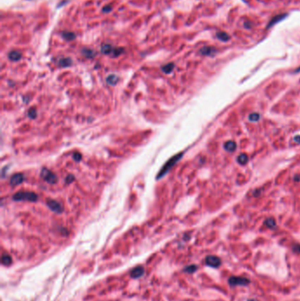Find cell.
<instances>
[{
	"label": "cell",
	"mask_w": 300,
	"mask_h": 301,
	"mask_svg": "<svg viewBox=\"0 0 300 301\" xmlns=\"http://www.w3.org/2000/svg\"><path fill=\"white\" fill-rule=\"evenodd\" d=\"M12 199L14 201H29V202H36L38 200V195L33 192H26V191H19L16 193Z\"/></svg>",
	"instance_id": "1"
},
{
	"label": "cell",
	"mask_w": 300,
	"mask_h": 301,
	"mask_svg": "<svg viewBox=\"0 0 300 301\" xmlns=\"http://www.w3.org/2000/svg\"><path fill=\"white\" fill-rule=\"evenodd\" d=\"M182 154L183 153H179V154H177V155H175V156H174L173 158H171V159H169L168 161H167V163L165 164V166H164V167L160 170V172H159V174H158V179H159L161 176H164L166 174H167V172L172 168V167H174V166L175 164L180 160V159L181 158V156H182Z\"/></svg>",
	"instance_id": "2"
},
{
	"label": "cell",
	"mask_w": 300,
	"mask_h": 301,
	"mask_svg": "<svg viewBox=\"0 0 300 301\" xmlns=\"http://www.w3.org/2000/svg\"><path fill=\"white\" fill-rule=\"evenodd\" d=\"M41 176H42V179L45 182H47L48 183L55 184L57 182V176L55 175V174H53L51 171H50L47 168H43L42 169V173H41Z\"/></svg>",
	"instance_id": "3"
},
{
	"label": "cell",
	"mask_w": 300,
	"mask_h": 301,
	"mask_svg": "<svg viewBox=\"0 0 300 301\" xmlns=\"http://www.w3.org/2000/svg\"><path fill=\"white\" fill-rule=\"evenodd\" d=\"M229 284L232 286H238V285H247L250 283L249 279L243 277V276H232L228 280Z\"/></svg>",
	"instance_id": "4"
},
{
	"label": "cell",
	"mask_w": 300,
	"mask_h": 301,
	"mask_svg": "<svg viewBox=\"0 0 300 301\" xmlns=\"http://www.w3.org/2000/svg\"><path fill=\"white\" fill-rule=\"evenodd\" d=\"M205 263L211 268H218L221 265V260L216 255H209L205 259Z\"/></svg>",
	"instance_id": "5"
},
{
	"label": "cell",
	"mask_w": 300,
	"mask_h": 301,
	"mask_svg": "<svg viewBox=\"0 0 300 301\" xmlns=\"http://www.w3.org/2000/svg\"><path fill=\"white\" fill-rule=\"evenodd\" d=\"M47 205L49 206V208L51 210H53L54 212H57V213H62L63 210H64L61 203L55 200H48L47 201Z\"/></svg>",
	"instance_id": "6"
},
{
	"label": "cell",
	"mask_w": 300,
	"mask_h": 301,
	"mask_svg": "<svg viewBox=\"0 0 300 301\" xmlns=\"http://www.w3.org/2000/svg\"><path fill=\"white\" fill-rule=\"evenodd\" d=\"M24 181V176L23 175L21 174H16L12 176L11 178V181H10V183L12 186H17V185H19L23 182Z\"/></svg>",
	"instance_id": "7"
},
{
	"label": "cell",
	"mask_w": 300,
	"mask_h": 301,
	"mask_svg": "<svg viewBox=\"0 0 300 301\" xmlns=\"http://www.w3.org/2000/svg\"><path fill=\"white\" fill-rule=\"evenodd\" d=\"M144 273V268L142 266H137L136 268H133L130 272V276L132 278H138L142 276Z\"/></svg>",
	"instance_id": "8"
},
{
	"label": "cell",
	"mask_w": 300,
	"mask_h": 301,
	"mask_svg": "<svg viewBox=\"0 0 300 301\" xmlns=\"http://www.w3.org/2000/svg\"><path fill=\"white\" fill-rule=\"evenodd\" d=\"M200 52L204 56H213L216 53V50L212 47H204L201 50Z\"/></svg>",
	"instance_id": "9"
},
{
	"label": "cell",
	"mask_w": 300,
	"mask_h": 301,
	"mask_svg": "<svg viewBox=\"0 0 300 301\" xmlns=\"http://www.w3.org/2000/svg\"><path fill=\"white\" fill-rule=\"evenodd\" d=\"M236 148H237V144L234 141H227L225 144V149L228 151L233 152L236 150Z\"/></svg>",
	"instance_id": "10"
},
{
	"label": "cell",
	"mask_w": 300,
	"mask_h": 301,
	"mask_svg": "<svg viewBox=\"0 0 300 301\" xmlns=\"http://www.w3.org/2000/svg\"><path fill=\"white\" fill-rule=\"evenodd\" d=\"M287 16V14H280V15H276L275 17H274L271 20H270V22L268 23V25H267V28L268 27H270L271 26H273V25H275V23H277V22H279L280 20H282L284 18H285V17Z\"/></svg>",
	"instance_id": "11"
},
{
	"label": "cell",
	"mask_w": 300,
	"mask_h": 301,
	"mask_svg": "<svg viewBox=\"0 0 300 301\" xmlns=\"http://www.w3.org/2000/svg\"><path fill=\"white\" fill-rule=\"evenodd\" d=\"M248 156L246 153H241L238 156V162L240 165H246L248 162Z\"/></svg>",
	"instance_id": "12"
},
{
	"label": "cell",
	"mask_w": 300,
	"mask_h": 301,
	"mask_svg": "<svg viewBox=\"0 0 300 301\" xmlns=\"http://www.w3.org/2000/svg\"><path fill=\"white\" fill-rule=\"evenodd\" d=\"M12 262V257L9 255L8 254H4L2 255V263L5 266H9L11 263Z\"/></svg>",
	"instance_id": "13"
},
{
	"label": "cell",
	"mask_w": 300,
	"mask_h": 301,
	"mask_svg": "<svg viewBox=\"0 0 300 301\" xmlns=\"http://www.w3.org/2000/svg\"><path fill=\"white\" fill-rule=\"evenodd\" d=\"M9 58L11 59L12 61H18L19 60L21 57V54L18 51H12L9 53Z\"/></svg>",
	"instance_id": "14"
},
{
	"label": "cell",
	"mask_w": 300,
	"mask_h": 301,
	"mask_svg": "<svg viewBox=\"0 0 300 301\" xmlns=\"http://www.w3.org/2000/svg\"><path fill=\"white\" fill-rule=\"evenodd\" d=\"M217 37L222 42H227L230 39V35L225 32H217Z\"/></svg>",
	"instance_id": "15"
},
{
	"label": "cell",
	"mask_w": 300,
	"mask_h": 301,
	"mask_svg": "<svg viewBox=\"0 0 300 301\" xmlns=\"http://www.w3.org/2000/svg\"><path fill=\"white\" fill-rule=\"evenodd\" d=\"M107 82H108L110 85H115L118 82V77L116 75L109 76L108 78H107Z\"/></svg>",
	"instance_id": "16"
},
{
	"label": "cell",
	"mask_w": 300,
	"mask_h": 301,
	"mask_svg": "<svg viewBox=\"0 0 300 301\" xmlns=\"http://www.w3.org/2000/svg\"><path fill=\"white\" fill-rule=\"evenodd\" d=\"M265 225H266L268 228H274V227H275V226H276V224H275V220L274 218H272V217H269V218H267V219L265 220Z\"/></svg>",
	"instance_id": "17"
},
{
	"label": "cell",
	"mask_w": 300,
	"mask_h": 301,
	"mask_svg": "<svg viewBox=\"0 0 300 301\" xmlns=\"http://www.w3.org/2000/svg\"><path fill=\"white\" fill-rule=\"evenodd\" d=\"M174 68V64H167L165 66L162 67V71L166 73H170Z\"/></svg>",
	"instance_id": "18"
},
{
	"label": "cell",
	"mask_w": 300,
	"mask_h": 301,
	"mask_svg": "<svg viewBox=\"0 0 300 301\" xmlns=\"http://www.w3.org/2000/svg\"><path fill=\"white\" fill-rule=\"evenodd\" d=\"M59 64H60L61 66L67 67L69 66V65H71V60L69 58H64L62 59V60H60Z\"/></svg>",
	"instance_id": "19"
},
{
	"label": "cell",
	"mask_w": 300,
	"mask_h": 301,
	"mask_svg": "<svg viewBox=\"0 0 300 301\" xmlns=\"http://www.w3.org/2000/svg\"><path fill=\"white\" fill-rule=\"evenodd\" d=\"M113 51H114V49L109 45H104L102 47V52L104 54H111V53H113Z\"/></svg>",
	"instance_id": "20"
},
{
	"label": "cell",
	"mask_w": 300,
	"mask_h": 301,
	"mask_svg": "<svg viewBox=\"0 0 300 301\" xmlns=\"http://www.w3.org/2000/svg\"><path fill=\"white\" fill-rule=\"evenodd\" d=\"M248 119H249V121H251V122H257V121H259V119H260V115H259L258 113H252V114H250Z\"/></svg>",
	"instance_id": "21"
},
{
	"label": "cell",
	"mask_w": 300,
	"mask_h": 301,
	"mask_svg": "<svg viewBox=\"0 0 300 301\" xmlns=\"http://www.w3.org/2000/svg\"><path fill=\"white\" fill-rule=\"evenodd\" d=\"M197 269V267L195 265H191V266H188L185 268V271L188 273H194L195 270Z\"/></svg>",
	"instance_id": "22"
},
{
	"label": "cell",
	"mask_w": 300,
	"mask_h": 301,
	"mask_svg": "<svg viewBox=\"0 0 300 301\" xmlns=\"http://www.w3.org/2000/svg\"><path fill=\"white\" fill-rule=\"evenodd\" d=\"M36 114H37L36 113V110L34 109H31L28 111V116L30 117V118H32V119L36 117Z\"/></svg>",
	"instance_id": "23"
},
{
	"label": "cell",
	"mask_w": 300,
	"mask_h": 301,
	"mask_svg": "<svg viewBox=\"0 0 300 301\" xmlns=\"http://www.w3.org/2000/svg\"><path fill=\"white\" fill-rule=\"evenodd\" d=\"M64 36L65 37V39H67V40H72V39H74V33H64Z\"/></svg>",
	"instance_id": "24"
},
{
	"label": "cell",
	"mask_w": 300,
	"mask_h": 301,
	"mask_svg": "<svg viewBox=\"0 0 300 301\" xmlns=\"http://www.w3.org/2000/svg\"><path fill=\"white\" fill-rule=\"evenodd\" d=\"M81 154L79 153V152H75L74 154H73V158H74V159H75L76 161H80L81 160Z\"/></svg>",
	"instance_id": "25"
},
{
	"label": "cell",
	"mask_w": 300,
	"mask_h": 301,
	"mask_svg": "<svg viewBox=\"0 0 300 301\" xmlns=\"http://www.w3.org/2000/svg\"><path fill=\"white\" fill-rule=\"evenodd\" d=\"M74 181V176L73 175H68L66 178V182L67 183H71Z\"/></svg>",
	"instance_id": "26"
},
{
	"label": "cell",
	"mask_w": 300,
	"mask_h": 301,
	"mask_svg": "<svg viewBox=\"0 0 300 301\" xmlns=\"http://www.w3.org/2000/svg\"><path fill=\"white\" fill-rule=\"evenodd\" d=\"M293 250L295 251V252H297V253H298V254H300V245H295V246L293 247Z\"/></svg>",
	"instance_id": "27"
},
{
	"label": "cell",
	"mask_w": 300,
	"mask_h": 301,
	"mask_svg": "<svg viewBox=\"0 0 300 301\" xmlns=\"http://www.w3.org/2000/svg\"><path fill=\"white\" fill-rule=\"evenodd\" d=\"M294 141L297 143V144H300V136H296L294 137Z\"/></svg>",
	"instance_id": "28"
},
{
	"label": "cell",
	"mask_w": 300,
	"mask_h": 301,
	"mask_svg": "<svg viewBox=\"0 0 300 301\" xmlns=\"http://www.w3.org/2000/svg\"><path fill=\"white\" fill-rule=\"evenodd\" d=\"M294 180H295L296 182H298V181H300V175L295 176V177H294Z\"/></svg>",
	"instance_id": "29"
},
{
	"label": "cell",
	"mask_w": 300,
	"mask_h": 301,
	"mask_svg": "<svg viewBox=\"0 0 300 301\" xmlns=\"http://www.w3.org/2000/svg\"><path fill=\"white\" fill-rule=\"evenodd\" d=\"M296 71H297V72H298V71H300V68H298V70H297Z\"/></svg>",
	"instance_id": "30"
}]
</instances>
